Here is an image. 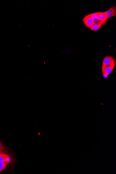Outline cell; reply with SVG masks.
<instances>
[{
	"label": "cell",
	"mask_w": 116,
	"mask_h": 174,
	"mask_svg": "<svg viewBox=\"0 0 116 174\" xmlns=\"http://www.w3.org/2000/svg\"><path fill=\"white\" fill-rule=\"evenodd\" d=\"M115 65L110 66H103L102 67V73L103 77L105 79H107L109 75L111 73L114 69Z\"/></svg>",
	"instance_id": "cell-1"
},
{
	"label": "cell",
	"mask_w": 116,
	"mask_h": 174,
	"mask_svg": "<svg viewBox=\"0 0 116 174\" xmlns=\"http://www.w3.org/2000/svg\"><path fill=\"white\" fill-rule=\"evenodd\" d=\"M82 21L86 26L89 28H91L92 26L94 24L91 14L88 15L84 17L82 19Z\"/></svg>",
	"instance_id": "cell-2"
},
{
	"label": "cell",
	"mask_w": 116,
	"mask_h": 174,
	"mask_svg": "<svg viewBox=\"0 0 116 174\" xmlns=\"http://www.w3.org/2000/svg\"><path fill=\"white\" fill-rule=\"evenodd\" d=\"M11 157L5 153H0V162L8 164L12 162Z\"/></svg>",
	"instance_id": "cell-3"
},
{
	"label": "cell",
	"mask_w": 116,
	"mask_h": 174,
	"mask_svg": "<svg viewBox=\"0 0 116 174\" xmlns=\"http://www.w3.org/2000/svg\"><path fill=\"white\" fill-rule=\"evenodd\" d=\"M113 65H115V60L112 56L106 57L103 60L102 66H110Z\"/></svg>",
	"instance_id": "cell-4"
},
{
	"label": "cell",
	"mask_w": 116,
	"mask_h": 174,
	"mask_svg": "<svg viewBox=\"0 0 116 174\" xmlns=\"http://www.w3.org/2000/svg\"><path fill=\"white\" fill-rule=\"evenodd\" d=\"M104 13L107 19H109V18L115 16L116 15V6H113L111 7L107 11L104 12Z\"/></svg>",
	"instance_id": "cell-5"
},
{
	"label": "cell",
	"mask_w": 116,
	"mask_h": 174,
	"mask_svg": "<svg viewBox=\"0 0 116 174\" xmlns=\"http://www.w3.org/2000/svg\"><path fill=\"white\" fill-rule=\"evenodd\" d=\"M96 13L98 19L102 23L103 25L105 24L107 22V18L104 12H97Z\"/></svg>",
	"instance_id": "cell-6"
},
{
	"label": "cell",
	"mask_w": 116,
	"mask_h": 174,
	"mask_svg": "<svg viewBox=\"0 0 116 174\" xmlns=\"http://www.w3.org/2000/svg\"><path fill=\"white\" fill-rule=\"evenodd\" d=\"M103 25L102 23H94L90 28V29L93 32H96L99 30L101 27Z\"/></svg>",
	"instance_id": "cell-7"
},
{
	"label": "cell",
	"mask_w": 116,
	"mask_h": 174,
	"mask_svg": "<svg viewBox=\"0 0 116 174\" xmlns=\"http://www.w3.org/2000/svg\"><path fill=\"white\" fill-rule=\"evenodd\" d=\"M91 17L93 20L94 23H101L99 19H98L96 13H94L91 14Z\"/></svg>",
	"instance_id": "cell-8"
},
{
	"label": "cell",
	"mask_w": 116,
	"mask_h": 174,
	"mask_svg": "<svg viewBox=\"0 0 116 174\" xmlns=\"http://www.w3.org/2000/svg\"><path fill=\"white\" fill-rule=\"evenodd\" d=\"M8 165L7 163L0 162V172L4 170Z\"/></svg>",
	"instance_id": "cell-9"
},
{
	"label": "cell",
	"mask_w": 116,
	"mask_h": 174,
	"mask_svg": "<svg viewBox=\"0 0 116 174\" xmlns=\"http://www.w3.org/2000/svg\"><path fill=\"white\" fill-rule=\"evenodd\" d=\"M6 150L5 149L2 142L0 141V153H6Z\"/></svg>",
	"instance_id": "cell-10"
}]
</instances>
